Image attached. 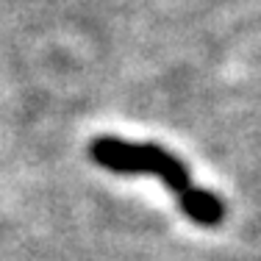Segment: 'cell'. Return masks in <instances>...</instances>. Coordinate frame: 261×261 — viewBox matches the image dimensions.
<instances>
[{"instance_id":"6da1fadb","label":"cell","mask_w":261,"mask_h":261,"mask_svg":"<svg viewBox=\"0 0 261 261\" xmlns=\"http://www.w3.org/2000/svg\"><path fill=\"white\" fill-rule=\"evenodd\" d=\"M89 156L95 159V164H100L111 172H122V175L150 172V175H159L172 192H178V197L192 192V178L186 172V167L159 145H134V142L117 139V136H97L89 145Z\"/></svg>"},{"instance_id":"7a4b0ae2","label":"cell","mask_w":261,"mask_h":261,"mask_svg":"<svg viewBox=\"0 0 261 261\" xmlns=\"http://www.w3.org/2000/svg\"><path fill=\"white\" fill-rule=\"evenodd\" d=\"M178 203H181L184 214L200 225H220L222 217H225V206H222L220 197L206 189H197V186H192V192L178 197Z\"/></svg>"}]
</instances>
